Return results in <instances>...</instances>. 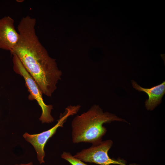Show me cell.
Returning <instances> with one entry per match:
<instances>
[{"mask_svg": "<svg viewBox=\"0 0 165 165\" xmlns=\"http://www.w3.org/2000/svg\"><path fill=\"white\" fill-rule=\"evenodd\" d=\"M36 21L29 16L21 19L17 26L20 38L10 53L19 58L42 94L51 97L62 72L40 42L35 29Z\"/></svg>", "mask_w": 165, "mask_h": 165, "instance_id": "obj_1", "label": "cell"}, {"mask_svg": "<svg viewBox=\"0 0 165 165\" xmlns=\"http://www.w3.org/2000/svg\"><path fill=\"white\" fill-rule=\"evenodd\" d=\"M114 121L126 122L114 114L104 112L98 105H94L86 112L76 116L72 120L73 142H88L93 144L102 141L107 132L103 124Z\"/></svg>", "mask_w": 165, "mask_h": 165, "instance_id": "obj_2", "label": "cell"}, {"mask_svg": "<svg viewBox=\"0 0 165 165\" xmlns=\"http://www.w3.org/2000/svg\"><path fill=\"white\" fill-rule=\"evenodd\" d=\"M12 55L13 70L24 79L26 86L30 93L28 96V99L36 100L42 109V113L39 120L42 123L53 122L54 119L51 115L53 106L46 105L44 103L42 94L34 79L25 69L19 58L16 55Z\"/></svg>", "mask_w": 165, "mask_h": 165, "instance_id": "obj_3", "label": "cell"}, {"mask_svg": "<svg viewBox=\"0 0 165 165\" xmlns=\"http://www.w3.org/2000/svg\"><path fill=\"white\" fill-rule=\"evenodd\" d=\"M81 108L80 105L68 106L63 114H61L57 123L51 128L40 133L30 134L25 133L23 135L25 139L34 147L37 155V158L40 164L45 163V145L48 140L56 133L57 129L63 127L67 118L70 116L76 114Z\"/></svg>", "mask_w": 165, "mask_h": 165, "instance_id": "obj_4", "label": "cell"}, {"mask_svg": "<svg viewBox=\"0 0 165 165\" xmlns=\"http://www.w3.org/2000/svg\"><path fill=\"white\" fill-rule=\"evenodd\" d=\"M113 145L110 140L94 144L90 148L77 152L73 156L84 162L94 163L99 165L112 164L123 165L120 162L111 158L108 152Z\"/></svg>", "mask_w": 165, "mask_h": 165, "instance_id": "obj_5", "label": "cell"}, {"mask_svg": "<svg viewBox=\"0 0 165 165\" xmlns=\"http://www.w3.org/2000/svg\"><path fill=\"white\" fill-rule=\"evenodd\" d=\"M20 38L15 29L14 21L9 16L0 19V49L11 52Z\"/></svg>", "mask_w": 165, "mask_h": 165, "instance_id": "obj_6", "label": "cell"}, {"mask_svg": "<svg viewBox=\"0 0 165 165\" xmlns=\"http://www.w3.org/2000/svg\"><path fill=\"white\" fill-rule=\"evenodd\" d=\"M131 82L132 86L135 90L139 92H144L148 95V98L145 102L147 109L152 110L160 104L165 93V81L150 88L141 87L134 80H132Z\"/></svg>", "mask_w": 165, "mask_h": 165, "instance_id": "obj_7", "label": "cell"}, {"mask_svg": "<svg viewBox=\"0 0 165 165\" xmlns=\"http://www.w3.org/2000/svg\"><path fill=\"white\" fill-rule=\"evenodd\" d=\"M61 156L62 158L68 162L72 165H88L75 157L69 152H64Z\"/></svg>", "mask_w": 165, "mask_h": 165, "instance_id": "obj_8", "label": "cell"}, {"mask_svg": "<svg viewBox=\"0 0 165 165\" xmlns=\"http://www.w3.org/2000/svg\"><path fill=\"white\" fill-rule=\"evenodd\" d=\"M15 165H34L32 162H30L27 163H21L20 164H16Z\"/></svg>", "mask_w": 165, "mask_h": 165, "instance_id": "obj_9", "label": "cell"}]
</instances>
